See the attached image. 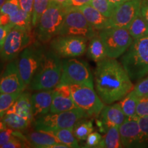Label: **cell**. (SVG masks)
Returning <instances> with one entry per match:
<instances>
[{"mask_svg":"<svg viewBox=\"0 0 148 148\" xmlns=\"http://www.w3.org/2000/svg\"><path fill=\"white\" fill-rule=\"evenodd\" d=\"M2 120L5 123L7 127L19 131L27 129L32 123L30 120L16 113L5 114L2 118Z\"/></svg>","mask_w":148,"mask_h":148,"instance_id":"obj_27","label":"cell"},{"mask_svg":"<svg viewBox=\"0 0 148 148\" xmlns=\"http://www.w3.org/2000/svg\"><path fill=\"white\" fill-rule=\"evenodd\" d=\"M53 99V90H42L31 96L34 118L45 115L50 112Z\"/></svg>","mask_w":148,"mask_h":148,"instance_id":"obj_18","label":"cell"},{"mask_svg":"<svg viewBox=\"0 0 148 148\" xmlns=\"http://www.w3.org/2000/svg\"><path fill=\"white\" fill-rule=\"evenodd\" d=\"M121 63L132 81H137L148 74V36L134 39L122 55Z\"/></svg>","mask_w":148,"mask_h":148,"instance_id":"obj_3","label":"cell"},{"mask_svg":"<svg viewBox=\"0 0 148 148\" xmlns=\"http://www.w3.org/2000/svg\"><path fill=\"white\" fill-rule=\"evenodd\" d=\"M5 128H7L5 123L3 122L2 119H0V131L3 130H4Z\"/></svg>","mask_w":148,"mask_h":148,"instance_id":"obj_46","label":"cell"},{"mask_svg":"<svg viewBox=\"0 0 148 148\" xmlns=\"http://www.w3.org/2000/svg\"><path fill=\"white\" fill-rule=\"evenodd\" d=\"M139 97L134 90L130 91L123 99L119 101L122 110L127 117H132L136 116V107Z\"/></svg>","mask_w":148,"mask_h":148,"instance_id":"obj_25","label":"cell"},{"mask_svg":"<svg viewBox=\"0 0 148 148\" xmlns=\"http://www.w3.org/2000/svg\"><path fill=\"white\" fill-rule=\"evenodd\" d=\"M139 14L148 22V0H142Z\"/></svg>","mask_w":148,"mask_h":148,"instance_id":"obj_41","label":"cell"},{"mask_svg":"<svg viewBox=\"0 0 148 148\" xmlns=\"http://www.w3.org/2000/svg\"><path fill=\"white\" fill-rule=\"evenodd\" d=\"M91 0H70L69 6L74 7V8H79L82 5L89 4Z\"/></svg>","mask_w":148,"mask_h":148,"instance_id":"obj_42","label":"cell"},{"mask_svg":"<svg viewBox=\"0 0 148 148\" xmlns=\"http://www.w3.org/2000/svg\"><path fill=\"white\" fill-rule=\"evenodd\" d=\"M119 131L123 147H141V130L137 115L127 117L119 127Z\"/></svg>","mask_w":148,"mask_h":148,"instance_id":"obj_15","label":"cell"},{"mask_svg":"<svg viewBox=\"0 0 148 148\" xmlns=\"http://www.w3.org/2000/svg\"><path fill=\"white\" fill-rule=\"evenodd\" d=\"M108 1L116 6H118V5H121L122 3H125V1H129V0H108Z\"/></svg>","mask_w":148,"mask_h":148,"instance_id":"obj_45","label":"cell"},{"mask_svg":"<svg viewBox=\"0 0 148 148\" xmlns=\"http://www.w3.org/2000/svg\"><path fill=\"white\" fill-rule=\"evenodd\" d=\"M94 81L96 92L105 104L120 101L134 88L121 63L108 57L97 62Z\"/></svg>","mask_w":148,"mask_h":148,"instance_id":"obj_1","label":"cell"},{"mask_svg":"<svg viewBox=\"0 0 148 148\" xmlns=\"http://www.w3.org/2000/svg\"><path fill=\"white\" fill-rule=\"evenodd\" d=\"M93 79L89 67L84 61L74 58L62 60V73L58 85L78 84L94 88Z\"/></svg>","mask_w":148,"mask_h":148,"instance_id":"obj_6","label":"cell"},{"mask_svg":"<svg viewBox=\"0 0 148 148\" xmlns=\"http://www.w3.org/2000/svg\"><path fill=\"white\" fill-rule=\"evenodd\" d=\"M138 123H139L140 130L142 135V144L143 145H148V116H138Z\"/></svg>","mask_w":148,"mask_h":148,"instance_id":"obj_35","label":"cell"},{"mask_svg":"<svg viewBox=\"0 0 148 148\" xmlns=\"http://www.w3.org/2000/svg\"><path fill=\"white\" fill-rule=\"evenodd\" d=\"M9 113H16L32 121L34 116L30 94L27 92H21L14 104L8 109L5 114Z\"/></svg>","mask_w":148,"mask_h":148,"instance_id":"obj_20","label":"cell"},{"mask_svg":"<svg viewBox=\"0 0 148 148\" xmlns=\"http://www.w3.org/2000/svg\"><path fill=\"white\" fill-rule=\"evenodd\" d=\"M119 103H111L103 107L100 113V120L97 124L103 132L110 127H119L127 119Z\"/></svg>","mask_w":148,"mask_h":148,"instance_id":"obj_16","label":"cell"},{"mask_svg":"<svg viewBox=\"0 0 148 148\" xmlns=\"http://www.w3.org/2000/svg\"><path fill=\"white\" fill-rule=\"evenodd\" d=\"M53 0H34L32 15V26H36L39 21L40 16L46 10V9L53 2Z\"/></svg>","mask_w":148,"mask_h":148,"instance_id":"obj_31","label":"cell"},{"mask_svg":"<svg viewBox=\"0 0 148 148\" xmlns=\"http://www.w3.org/2000/svg\"><path fill=\"white\" fill-rule=\"evenodd\" d=\"M53 135L61 143L65 144L70 148H78V140L75 138L73 132V128H63L55 130L48 132Z\"/></svg>","mask_w":148,"mask_h":148,"instance_id":"obj_24","label":"cell"},{"mask_svg":"<svg viewBox=\"0 0 148 148\" xmlns=\"http://www.w3.org/2000/svg\"><path fill=\"white\" fill-rule=\"evenodd\" d=\"M76 108L71 96L70 85H58L53 88L51 113L64 112Z\"/></svg>","mask_w":148,"mask_h":148,"instance_id":"obj_17","label":"cell"},{"mask_svg":"<svg viewBox=\"0 0 148 148\" xmlns=\"http://www.w3.org/2000/svg\"><path fill=\"white\" fill-rule=\"evenodd\" d=\"M34 0H19L20 8L32 15Z\"/></svg>","mask_w":148,"mask_h":148,"instance_id":"obj_40","label":"cell"},{"mask_svg":"<svg viewBox=\"0 0 148 148\" xmlns=\"http://www.w3.org/2000/svg\"><path fill=\"white\" fill-rule=\"evenodd\" d=\"M10 23V15L7 14H0V25H5Z\"/></svg>","mask_w":148,"mask_h":148,"instance_id":"obj_43","label":"cell"},{"mask_svg":"<svg viewBox=\"0 0 148 148\" xmlns=\"http://www.w3.org/2000/svg\"><path fill=\"white\" fill-rule=\"evenodd\" d=\"M104 45L107 57L116 58L124 53L133 41L127 29L107 27L99 32Z\"/></svg>","mask_w":148,"mask_h":148,"instance_id":"obj_7","label":"cell"},{"mask_svg":"<svg viewBox=\"0 0 148 148\" xmlns=\"http://www.w3.org/2000/svg\"><path fill=\"white\" fill-rule=\"evenodd\" d=\"M132 90L138 97L148 96V75L140 79Z\"/></svg>","mask_w":148,"mask_h":148,"instance_id":"obj_34","label":"cell"},{"mask_svg":"<svg viewBox=\"0 0 148 148\" xmlns=\"http://www.w3.org/2000/svg\"><path fill=\"white\" fill-rule=\"evenodd\" d=\"M89 4L108 18L110 17L116 7L108 0H91Z\"/></svg>","mask_w":148,"mask_h":148,"instance_id":"obj_32","label":"cell"},{"mask_svg":"<svg viewBox=\"0 0 148 148\" xmlns=\"http://www.w3.org/2000/svg\"><path fill=\"white\" fill-rule=\"evenodd\" d=\"M101 138H102V136L99 132H92L86 138L85 147H98V145L100 143Z\"/></svg>","mask_w":148,"mask_h":148,"instance_id":"obj_38","label":"cell"},{"mask_svg":"<svg viewBox=\"0 0 148 148\" xmlns=\"http://www.w3.org/2000/svg\"><path fill=\"white\" fill-rule=\"evenodd\" d=\"M89 116L82 109L76 108L64 112L49 113L38 116L34 121L36 130L49 131L63 128H73L79 120Z\"/></svg>","mask_w":148,"mask_h":148,"instance_id":"obj_5","label":"cell"},{"mask_svg":"<svg viewBox=\"0 0 148 148\" xmlns=\"http://www.w3.org/2000/svg\"><path fill=\"white\" fill-rule=\"evenodd\" d=\"M21 93V92H14V93L0 92V119H2L7 111L14 104Z\"/></svg>","mask_w":148,"mask_h":148,"instance_id":"obj_30","label":"cell"},{"mask_svg":"<svg viewBox=\"0 0 148 148\" xmlns=\"http://www.w3.org/2000/svg\"><path fill=\"white\" fill-rule=\"evenodd\" d=\"M18 130L7 127L3 130L0 131V147L8 142L11 138L15 136Z\"/></svg>","mask_w":148,"mask_h":148,"instance_id":"obj_37","label":"cell"},{"mask_svg":"<svg viewBox=\"0 0 148 148\" xmlns=\"http://www.w3.org/2000/svg\"><path fill=\"white\" fill-rule=\"evenodd\" d=\"M5 1V0H0V8H1V5L4 3Z\"/></svg>","mask_w":148,"mask_h":148,"instance_id":"obj_47","label":"cell"},{"mask_svg":"<svg viewBox=\"0 0 148 148\" xmlns=\"http://www.w3.org/2000/svg\"><path fill=\"white\" fill-rule=\"evenodd\" d=\"M44 50L40 46H27L20 53L17 60L18 68L22 79L26 86H29L36 73L43 56Z\"/></svg>","mask_w":148,"mask_h":148,"instance_id":"obj_11","label":"cell"},{"mask_svg":"<svg viewBox=\"0 0 148 148\" xmlns=\"http://www.w3.org/2000/svg\"><path fill=\"white\" fill-rule=\"evenodd\" d=\"M87 40L81 36L58 35L51 40L50 47L60 58H75L86 52Z\"/></svg>","mask_w":148,"mask_h":148,"instance_id":"obj_12","label":"cell"},{"mask_svg":"<svg viewBox=\"0 0 148 148\" xmlns=\"http://www.w3.org/2000/svg\"><path fill=\"white\" fill-rule=\"evenodd\" d=\"M87 55L88 58L92 61L98 62L107 58L104 45L101 40L99 34L95 35L89 39L87 48Z\"/></svg>","mask_w":148,"mask_h":148,"instance_id":"obj_22","label":"cell"},{"mask_svg":"<svg viewBox=\"0 0 148 148\" xmlns=\"http://www.w3.org/2000/svg\"><path fill=\"white\" fill-rule=\"evenodd\" d=\"M25 88L18 68L17 59L10 61L0 77V92H22Z\"/></svg>","mask_w":148,"mask_h":148,"instance_id":"obj_14","label":"cell"},{"mask_svg":"<svg viewBox=\"0 0 148 148\" xmlns=\"http://www.w3.org/2000/svg\"><path fill=\"white\" fill-rule=\"evenodd\" d=\"M98 147L99 148H121L122 145L119 127H108L101 138Z\"/></svg>","mask_w":148,"mask_h":148,"instance_id":"obj_23","label":"cell"},{"mask_svg":"<svg viewBox=\"0 0 148 148\" xmlns=\"http://www.w3.org/2000/svg\"><path fill=\"white\" fill-rule=\"evenodd\" d=\"M10 23L14 26L23 27L32 30V15L21 8L18 9L14 13L10 14Z\"/></svg>","mask_w":148,"mask_h":148,"instance_id":"obj_29","label":"cell"},{"mask_svg":"<svg viewBox=\"0 0 148 148\" xmlns=\"http://www.w3.org/2000/svg\"><path fill=\"white\" fill-rule=\"evenodd\" d=\"M26 136L32 147L51 148L54 144L61 143L50 133L45 131L35 130V131L27 133Z\"/></svg>","mask_w":148,"mask_h":148,"instance_id":"obj_21","label":"cell"},{"mask_svg":"<svg viewBox=\"0 0 148 148\" xmlns=\"http://www.w3.org/2000/svg\"><path fill=\"white\" fill-rule=\"evenodd\" d=\"M96 31L78 8L69 6L58 35L81 36L89 40L97 34Z\"/></svg>","mask_w":148,"mask_h":148,"instance_id":"obj_8","label":"cell"},{"mask_svg":"<svg viewBox=\"0 0 148 148\" xmlns=\"http://www.w3.org/2000/svg\"><path fill=\"white\" fill-rule=\"evenodd\" d=\"M62 61L52 49L44 51L41 62L29 84L34 90H53L60 82Z\"/></svg>","mask_w":148,"mask_h":148,"instance_id":"obj_2","label":"cell"},{"mask_svg":"<svg viewBox=\"0 0 148 148\" xmlns=\"http://www.w3.org/2000/svg\"><path fill=\"white\" fill-rule=\"evenodd\" d=\"M93 125L91 120L85 119V118L79 120L73 126V132L74 136L78 140H84L92 132H93Z\"/></svg>","mask_w":148,"mask_h":148,"instance_id":"obj_28","label":"cell"},{"mask_svg":"<svg viewBox=\"0 0 148 148\" xmlns=\"http://www.w3.org/2000/svg\"><path fill=\"white\" fill-rule=\"evenodd\" d=\"M136 115L139 117L148 116V96L139 97L136 107Z\"/></svg>","mask_w":148,"mask_h":148,"instance_id":"obj_36","label":"cell"},{"mask_svg":"<svg viewBox=\"0 0 148 148\" xmlns=\"http://www.w3.org/2000/svg\"><path fill=\"white\" fill-rule=\"evenodd\" d=\"M1 47L0 46V51H1Z\"/></svg>","mask_w":148,"mask_h":148,"instance_id":"obj_48","label":"cell"},{"mask_svg":"<svg viewBox=\"0 0 148 148\" xmlns=\"http://www.w3.org/2000/svg\"><path fill=\"white\" fill-rule=\"evenodd\" d=\"M147 75H148V74H147Z\"/></svg>","mask_w":148,"mask_h":148,"instance_id":"obj_49","label":"cell"},{"mask_svg":"<svg viewBox=\"0 0 148 148\" xmlns=\"http://www.w3.org/2000/svg\"><path fill=\"white\" fill-rule=\"evenodd\" d=\"M69 6L51 3L40 16L36 25V36L42 43H47L58 36Z\"/></svg>","mask_w":148,"mask_h":148,"instance_id":"obj_4","label":"cell"},{"mask_svg":"<svg viewBox=\"0 0 148 148\" xmlns=\"http://www.w3.org/2000/svg\"><path fill=\"white\" fill-rule=\"evenodd\" d=\"M70 0H53L55 3H58L59 5H64V6H69Z\"/></svg>","mask_w":148,"mask_h":148,"instance_id":"obj_44","label":"cell"},{"mask_svg":"<svg viewBox=\"0 0 148 148\" xmlns=\"http://www.w3.org/2000/svg\"><path fill=\"white\" fill-rule=\"evenodd\" d=\"M133 39L148 36V22L139 14L127 28Z\"/></svg>","mask_w":148,"mask_h":148,"instance_id":"obj_26","label":"cell"},{"mask_svg":"<svg viewBox=\"0 0 148 148\" xmlns=\"http://www.w3.org/2000/svg\"><path fill=\"white\" fill-rule=\"evenodd\" d=\"M71 96L77 108L82 109L89 117L100 114L105 103L94 88L84 85H70Z\"/></svg>","mask_w":148,"mask_h":148,"instance_id":"obj_9","label":"cell"},{"mask_svg":"<svg viewBox=\"0 0 148 148\" xmlns=\"http://www.w3.org/2000/svg\"><path fill=\"white\" fill-rule=\"evenodd\" d=\"M32 30L14 26L7 36L0 51V58L3 61L16 59L22 51L30 45L33 38Z\"/></svg>","mask_w":148,"mask_h":148,"instance_id":"obj_10","label":"cell"},{"mask_svg":"<svg viewBox=\"0 0 148 148\" xmlns=\"http://www.w3.org/2000/svg\"><path fill=\"white\" fill-rule=\"evenodd\" d=\"M20 9L19 0H5L0 8V14H10L14 13Z\"/></svg>","mask_w":148,"mask_h":148,"instance_id":"obj_33","label":"cell"},{"mask_svg":"<svg viewBox=\"0 0 148 148\" xmlns=\"http://www.w3.org/2000/svg\"><path fill=\"white\" fill-rule=\"evenodd\" d=\"M13 27L14 25L11 23L5 25H0V46L1 47L4 43L7 36Z\"/></svg>","mask_w":148,"mask_h":148,"instance_id":"obj_39","label":"cell"},{"mask_svg":"<svg viewBox=\"0 0 148 148\" xmlns=\"http://www.w3.org/2000/svg\"><path fill=\"white\" fill-rule=\"evenodd\" d=\"M82 12L90 25L95 30L100 31L109 27V18L103 15L90 4H86L77 8Z\"/></svg>","mask_w":148,"mask_h":148,"instance_id":"obj_19","label":"cell"},{"mask_svg":"<svg viewBox=\"0 0 148 148\" xmlns=\"http://www.w3.org/2000/svg\"><path fill=\"white\" fill-rule=\"evenodd\" d=\"M142 0H129L116 7L109 18L108 27L127 29L131 23L139 14Z\"/></svg>","mask_w":148,"mask_h":148,"instance_id":"obj_13","label":"cell"}]
</instances>
